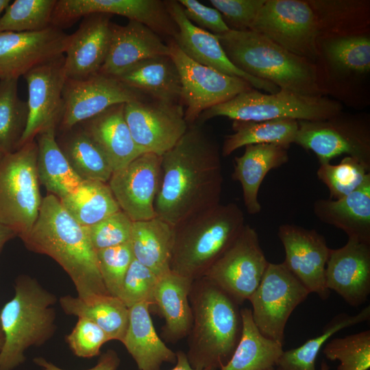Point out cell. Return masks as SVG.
<instances>
[{"label":"cell","mask_w":370,"mask_h":370,"mask_svg":"<svg viewBox=\"0 0 370 370\" xmlns=\"http://www.w3.org/2000/svg\"><path fill=\"white\" fill-rule=\"evenodd\" d=\"M187 18L197 27L215 35L230 29L221 13L214 8L206 6L197 0H179Z\"/></svg>","instance_id":"50"},{"label":"cell","mask_w":370,"mask_h":370,"mask_svg":"<svg viewBox=\"0 0 370 370\" xmlns=\"http://www.w3.org/2000/svg\"><path fill=\"white\" fill-rule=\"evenodd\" d=\"M149 302L129 308V321L122 343L139 370H160L164 362L175 363L176 353L169 348L156 332Z\"/></svg>","instance_id":"27"},{"label":"cell","mask_w":370,"mask_h":370,"mask_svg":"<svg viewBox=\"0 0 370 370\" xmlns=\"http://www.w3.org/2000/svg\"><path fill=\"white\" fill-rule=\"evenodd\" d=\"M266 0H210L230 30H249Z\"/></svg>","instance_id":"49"},{"label":"cell","mask_w":370,"mask_h":370,"mask_svg":"<svg viewBox=\"0 0 370 370\" xmlns=\"http://www.w3.org/2000/svg\"><path fill=\"white\" fill-rule=\"evenodd\" d=\"M18 81L0 79V151L3 154L18 149L27 121V103L18 95Z\"/></svg>","instance_id":"41"},{"label":"cell","mask_w":370,"mask_h":370,"mask_svg":"<svg viewBox=\"0 0 370 370\" xmlns=\"http://www.w3.org/2000/svg\"><path fill=\"white\" fill-rule=\"evenodd\" d=\"M69 35L50 26L36 32H0V79L19 78L64 55Z\"/></svg>","instance_id":"21"},{"label":"cell","mask_w":370,"mask_h":370,"mask_svg":"<svg viewBox=\"0 0 370 370\" xmlns=\"http://www.w3.org/2000/svg\"><path fill=\"white\" fill-rule=\"evenodd\" d=\"M249 30L313 63L316 60L318 24L308 0H266Z\"/></svg>","instance_id":"11"},{"label":"cell","mask_w":370,"mask_h":370,"mask_svg":"<svg viewBox=\"0 0 370 370\" xmlns=\"http://www.w3.org/2000/svg\"><path fill=\"white\" fill-rule=\"evenodd\" d=\"M60 201L66 212L84 227H90L121 210L108 183L97 180H83Z\"/></svg>","instance_id":"39"},{"label":"cell","mask_w":370,"mask_h":370,"mask_svg":"<svg viewBox=\"0 0 370 370\" xmlns=\"http://www.w3.org/2000/svg\"><path fill=\"white\" fill-rule=\"evenodd\" d=\"M124 116L138 148L160 156L177 143L189 126L180 103L134 101L125 103Z\"/></svg>","instance_id":"15"},{"label":"cell","mask_w":370,"mask_h":370,"mask_svg":"<svg viewBox=\"0 0 370 370\" xmlns=\"http://www.w3.org/2000/svg\"><path fill=\"white\" fill-rule=\"evenodd\" d=\"M316 84L322 96L362 109L370 104V32L318 38Z\"/></svg>","instance_id":"7"},{"label":"cell","mask_w":370,"mask_h":370,"mask_svg":"<svg viewBox=\"0 0 370 370\" xmlns=\"http://www.w3.org/2000/svg\"><path fill=\"white\" fill-rule=\"evenodd\" d=\"M111 16L99 13L87 15L79 28L69 35L64 53L66 78L81 79L99 72L109 49Z\"/></svg>","instance_id":"24"},{"label":"cell","mask_w":370,"mask_h":370,"mask_svg":"<svg viewBox=\"0 0 370 370\" xmlns=\"http://www.w3.org/2000/svg\"><path fill=\"white\" fill-rule=\"evenodd\" d=\"M217 36L229 60L245 73L280 89L322 96L316 84L315 66L310 60L251 30H230Z\"/></svg>","instance_id":"4"},{"label":"cell","mask_w":370,"mask_h":370,"mask_svg":"<svg viewBox=\"0 0 370 370\" xmlns=\"http://www.w3.org/2000/svg\"><path fill=\"white\" fill-rule=\"evenodd\" d=\"M313 212L319 221L343 230L348 238L370 244V177L347 196L316 200Z\"/></svg>","instance_id":"28"},{"label":"cell","mask_w":370,"mask_h":370,"mask_svg":"<svg viewBox=\"0 0 370 370\" xmlns=\"http://www.w3.org/2000/svg\"><path fill=\"white\" fill-rule=\"evenodd\" d=\"M192 281L171 271L158 278L153 304L164 319L162 334L166 341L188 336L192 325L189 293Z\"/></svg>","instance_id":"31"},{"label":"cell","mask_w":370,"mask_h":370,"mask_svg":"<svg viewBox=\"0 0 370 370\" xmlns=\"http://www.w3.org/2000/svg\"><path fill=\"white\" fill-rule=\"evenodd\" d=\"M63 311L69 315L86 318L97 325L110 340L122 342L129 321V308L118 297L109 294L86 298L67 295L59 299Z\"/></svg>","instance_id":"34"},{"label":"cell","mask_w":370,"mask_h":370,"mask_svg":"<svg viewBox=\"0 0 370 370\" xmlns=\"http://www.w3.org/2000/svg\"><path fill=\"white\" fill-rule=\"evenodd\" d=\"M370 317V306L364 308L357 314L340 313L323 328L320 335L307 341L301 346L284 351L275 370H316L315 361L325 343L335 333L364 321Z\"/></svg>","instance_id":"40"},{"label":"cell","mask_w":370,"mask_h":370,"mask_svg":"<svg viewBox=\"0 0 370 370\" xmlns=\"http://www.w3.org/2000/svg\"><path fill=\"white\" fill-rule=\"evenodd\" d=\"M330 360H338L337 370H369L370 368V330L334 338L323 349Z\"/></svg>","instance_id":"44"},{"label":"cell","mask_w":370,"mask_h":370,"mask_svg":"<svg viewBox=\"0 0 370 370\" xmlns=\"http://www.w3.org/2000/svg\"><path fill=\"white\" fill-rule=\"evenodd\" d=\"M36 140L4 154L0 162V223L24 239L39 214L42 199Z\"/></svg>","instance_id":"9"},{"label":"cell","mask_w":370,"mask_h":370,"mask_svg":"<svg viewBox=\"0 0 370 370\" xmlns=\"http://www.w3.org/2000/svg\"><path fill=\"white\" fill-rule=\"evenodd\" d=\"M4 341V336L0 324V351L3 347Z\"/></svg>","instance_id":"55"},{"label":"cell","mask_w":370,"mask_h":370,"mask_svg":"<svg viewBox=\"0 0 370 370\" xmlns=\"http://www.w3.org/2000/svg\"><path fill=\"white\" fill-rule=\"evenodd\" d=\"M278 235L285 252L282 262L306 287L323 300L330 294L325 284V271L331 249L325 237L314 230L285 223Z\"/></svg>","instance_id":"20"},{"label":"cell","mask_w":370,"mask_h":370,"mask_svg":"<svg viewBox=\"0 0 370 370\" xmlns=\"http://www.w3.org/2000/svg\"><path fill=\"white\" fill-rule=\"evenodd\" d=\"M64 132L66 135L58 143L75 172L82 180L108 183L113 171L99 145L78 125Z\"/></svg>","instance_id":"38"},{"label":"cell","mask_w":370,"mask_h":370,"mask_svg":"<svg viewBox=\"0 0 370 370\" xmlns=\"http://www.w3.org/2000/svg\"><path fill=\"white\" fill-rule=\"evenodd\" d=\"M310 294L284 264L269 262L249 301L253 320L264 336L283 345L287 321Z\"/></svg>","instance_id":"12"},{"label":"cell","mask_w":370,"mask_h":370,"mask_svg":"<svg viewBox=\"0 0 370 370\" xmlns=\"http://www.w3.org/2000/svg\"><path fill=\"white\" fill-rule=\"evenodd\" d=\"M167 12L177 26L173 40L192 60L223 74L239 77L253 88L268 93H275L280 88L273 84L245 73L227 58L217 35L193 24L185 16L178 1H164Z\"/></svg>","instance_id":"22"},{"label":"cell","mask_w":370,"mask_h":370,"mask_svg":"<svg viewBox=\"0 0 370 370\" xmlns=\"http://www.w3.org/2000/svg\"><path fill=\"white\" fill-rule=\"evenodd\" d=\"M295 143L312 151L320 164L341 155L354 158L370 169V115L343 111L323 120L298 121Z\"/></svg>","instance_id":"10"},{"label":"cell","mask_w":370,"mask_h":370,"mask_svg":"<svg viewBox=\"0 0 370 370\" xmlns=\"http://www.w3.org/2000/svg\"><path fill=\"white\" fill-rule=\"evenodd\" d=\"M10 2L11 1L10 0H0V17L2 12L5 11L6 8L10 5Z\"/></svg>","instance_id":"54"},{"label":"cell","mask_w":370,"mask_h":370,"mask_svg":"<svg viewBox=\"0 0 370 370\" xmlns=\"http://www.w3.org/2000/svg\"><path fill=\"white\" fill-rule=\"evenodd\" d=\"M317 175L328 187L329 199L336 200L358 188L370 177V169L358 160L345 156L337 164H320Z\"/></svg>","instance_id":"43"},{"label":"cell","mask_w":370,"mask_h":370,"mask_svg":"<svg viewBox=\"0 0 370 370\" xmlns=\"http://www.w3.org/2000/svg\"><path fill=\"white\" fill-rule=\"evenodd\" d=\"M132 223L130 218L121 210L99 222L86 227L95 251L128 243Z\"/></svg>","instance_id":"47"},{"label":"cell","mask_w":370,"mask_h":370,"mask_svg":"<svg viewBox=\"0 0 370 370\" xmlns=\"http://www.w3.org/2000/svg\"><path fill=\"white\" fill-rule=\"evenodd\" d=\"M143 95L115 77L99 73L81 79L66 78L60 128L69 130L112 106L144 100Z\"/></svg>","instance_id":"18"},{"label":"cell","mask_w":370,"mask_h":370,"mask_svg":"<svg viewBox=\"0 0 370 370\" xmlns=\"http://www.w3.org/2000/svg\"><path fill=\"white\" fill-rule=\"evenodd\" d=\"M221 151L198 126L190 125L162 156L157 217L175 227L220 204L223 182Z\"/></svg>","instance_id":"1"},{"label":"cell","mask_w":370,"mask_h":370,"mask_svg":"<svg viewBox=\"0 0 370 370\" xmlns=\"http://www.w3.org/2000/svg\"><path fill=\"white\" fill-rule=\"evenodd\" d=\"M189 302L188 360L195 369L219 370L230 360L241 338L240 304L205 277L193 281Z\"/></svg>","instance_id":"3"},{"label":"cell","mask_w":370,"mask_h":370,"mask_svg":"<svg viewBox=\"0 0 370 370\" xmlns=\"http://www.w3.org/2000/svg\"><path fill=\"white\" fill-rule=\"evenodd\" d=\"M23 241L30 250L56 260L70 277L79 297L109 294L86 227L79 224L55 195L42 199L38 218Z\"/></svg>","instance_id":"2"},{"label":"cell","mask_w":370,"mask_h":370,"mask_svg":"<svg viewBox=\"0 0 370 370\" xmlns=\"http://www.w3.org/2000/svg\"><path fill=\"white\" fill-rule=\"evenodd\" d=\"M298 127V121L291 119L233 120L234 133L225 136L221 155L228 156L238 148L249 145L273 144L288 149L295 143Z\"/></svg>","instance_id":"37"},{"label":"cell","mask_w":370,"mask_h":370,"mask_svg":"<svg viewBox=\"0 0 370 370\" xmlns=\"http://www.w3.org/2000/svg\"><path fill=\"white\" fill-rule=\"evenodd\" d=\"M56 130V128H49L36 136L37 173L42 185L60 199L73 192L83 180L73 169L60 149Z\"/></svg>","instance_id":"36"},{"label":"cell","mask_w":370,"mask_h":370,"mask_svg":"<svg viewBox=\"0 0 370 370\" xmlns=\"http://www.w3.org/2000/svg\"><path fill=\"white\" fill-rule=\"evenodd\" d=\"M330 367L328 365V364L323 361L321 365V370H329Z\"/></svg>","instance_id":"56"},{"label":"cell","mask_w":370,"mask_h":370,"mask_svg":"<svg viewBox=\"0 0 370 370\" xmlns=\"http://www.w3.org/2000/svg\"><path fill=\"white\" fill-rule=\"evenodd\" d=\"M236 203L221 204L175 227L170 269L194 281L230 247L245 226Z\"/></svg>","instance_id":"5"},{"label":"cell","mask_w":370,"mask_h":370,"mask_svg":"<svg viewBox=\"0 0 370 370\" xmlns=\"http://www.w3.org/2000/svg\"><path fill=\"white\" fill-rule=\"evenodd\" d=\"M242 332L229 362L219 370H275L284 350L282 344L261 334L251 310L241 309Z\"/></svg>","instance_id":"35"},{"label":"cell","mask_w":370,"mask_h":370,"mask_svg":"<svg viewBox=\"0 0 370 370\" xmlns=\"http://www.w3.org/2000/svg\"><path fill=\"white\" fill-rule=\"evenodd\" d=\"M158 276L134 258L122 282L118 297L129 308L140 302L153 304V293Z\"/></svg>","instance_id":"46"},{"label":"cell","mask_w":370,"mask_h":370,"mask_svg":"<svg viewBox=\"0 0 370 370\" xmlns=\"http://www.w3.org/2000/svg\"><path fill=\"white\" fill-rule=\"evenodd\" d=\"M318 24V38L370 32L369 0H308Z\"/></svg>","instance_id":"33"},{"label":"cell","mask_w":370,"mask_h":370,"mask_svg":"<svg viewBox=\"0 0 370 370\" xmlns=\"http://www.w3.org/2000/svg\"><path fill=\"white\" fill-rule=\"evenodd\" d=\"M116 14L141 23L156 34L174 38L177 26L159 0H56L51 25L60 29L70 26L91 14Z\"/></svg>","instance_id":"17"},{"label":"cell","mask_w":370,"mask_h":370,"mask_svg":"<svg viewBox=\"0 0 370 370\" xmlns=\"http://www.w3.org/2000/svg\"><path fill=\"white\" fill-rule=\"evenodd\" d=\"M175 227L156 217L133 221L130 244L134 258L158 277L171 271Z\"/></svg>","instance_id":"32"},{"label":"cell","mask_w":370,"mask_h":370,"mask_svg":"<svg viewBox=\"0 0 370 370\" xmlns=\"http://www.w3.org/2000/svg\"><path fill=\"white\" fill-rule=\"evenodd\" d=\"M64 64V55L37 66L23 75L27 86L28 117L18 148L34 140L39 133L60 125L66 79Z\"/></svg>","instance_id":"16"},{"label":"cell","mask_w":370,"mask_h":370,"mask_svg":"<svg viewBox=\"0 0 370 370\" xmlns=\"http://www.w3.org/2000/svg\"><path fill=\"white\" fill-rule=\"evenodd\" d=\"M168 45L169 56L180 77L181 100L186 106L184 118L189 125L194 124L204 111L254 88L243 79L223 74L192 60L173 40Z\"/></svg>","instance_id":"13"},{"label":"cell","mask_w":370,"mask_h":370,"mask_svg":"<svg viewBox=\"0 0 370 370\" xmlns=\"http://www.w3.org/2000/svg\"><path fill=\"white\" fill-rule=\"evenodd\" d=\"M169 53V45L145 25L135 21L125 25L112 23L108 52L99 73L116 77L142 60Z\"/></svg>","instance_id":"25"},{"label":"cell","mask_w":370,"mask_h":370,"mask_svg":"<svg viewBox=\"0 0 370 370\" xmlns=\"http://www.w3.org/2000/svg\"><path fill=\"white\" fill-rule=\"evenodd\" d=\"M15 236L12 230L0 223V251L5 243Z\"/></svg>","instance_id":"53"},{"label":"cell","mask_w":370,"mask_h":370,"mask_svg":"<svg viewBox=\"0 0 370 370\" xmlns=\"http://www.w3.org/2000/svg\"><path fill=\"white\" fill-rule=\"evenodd\" d=\"M96 258L107 291L118 297L125 273L134 259L130 243L96 251Z\"/></svg>","instance_id":"45"},{"label":"cell","mask_w":370,"mask_h":370,"mask_svg":"<svg viewBox=\"0 0 370 370\" xmlns=\"http://www.w3.org/2000/svg\"><path fill=\"white\" fill-rule=\"evenodd\" d=\"M110 341L106 334L92 321L79 317L66 341L77 357L90 358L100 354L101 347Z\"/></svg>","instance_id":"48"},{"label":"cell","mask_w":370,"mask_h":370,"mask_svg":"<svg viewBox=\"0 0 370 370\" xmlns=\"http://www.w3.org/2000/svg\"><path fill=\"white\" fill-rule=\"evenodd\" d=\"M56 0H16L0 17V32H27L51 26Z\"/></svg>","instance_id":"42"},{"label":"cell","mask_w":370,"mask_h":370,"mask_svg":"<svg viewBox=\"0 0 370 370\" xmlns=\"http://www.w3.org/2000/svg\"><path fill=\"white\" fill-rule=\"evenodd\" d=\"M34 362L42 370H66L54 365L42 357H36ZM120 364V358L113 349H108L102 354L95 366L86 370H116Z\"/></svg>","instance_id":"51"},{"label":"cell","mask_w":370,"mask_h":370,"mask_svg":"<svg viewBox=\"0 0 370 370\" xmlns=\"http://www.w3.org/2000/svg\"><path fill=\"white\" fill-rule=\"evenodd\" d=\"M245 147L243 155L234 158L232 177L241 185L247 212L256 214L261 210L258 200L260 185L271 170L288 161V149L273 144L249 145Z\"/></svg>","instance_id":"29"},{"label":"cell","mask_w":370,"mask_h":370,"mask_svg":"<svg viewBox=\"0 0 370 370\" xmlns=\"http://www.w3.org/2000/svg\"><path fill=\"white\" fill-rule=\"evenodd\" d=\"M177 360L175 366L171 370H212V369H197L192 367L188 360L186 354L182 352L178 351L176 352Z\"/></svg>","instance_id":"52"},{"label":"cell","mask_w":370,"mask_h":370,"mask_svg":"<svg viewBox=\"0 0 370 370\" xmlns=\"http://www.w3.org/2000/svg\"><path fill=\"white\" fill-rule=\"evenodd\" d=\"M269 263L258 233L245 224L234 243L202 277L219 286L241 305L250 299Z\"/></svg>","instance_id":"14"},{"label":"cell","mask_w":370,"mask_h":370,"mask_svg":"<svg viewBox=\"0 0 370 370\" xmlns=\"http://www.w3.org/2000/svg\"><path fill=\"white\" fill-rule=\"evenodd\" d=\"M343 110L341 103L325 96H308L282 89L275 93H263L252 88L204 111L198 119L205 122L225 116L255 121L282 119L319 121Z\"/></svg>","instance_id":"8"},{"label":"cell","mask_w":370,"mask_h":370,"mask_svg":"<svg viewBox=\"0 0 370 370\" xmlns=\"http://www.w3.org/2000/svg\"><path fill=\"white\" fill-rule=\"evenodd\" d=\"M114 77L155 101L167 103L182 101L180 77L169 56L142 60Z\"/></svg>","instance_id":"30"},{"label":"cell","mask_w":370,"mask_h":370,"mask_svg":"<svg viewBox=\"0 0 370 370\" xmlns=\"http://www.w3.org/2000/svg\"><path fill=\"white\" fill-rule=\"evenodd\" d=\"M124 106H112L79 123L103 151L113 172L125 167L143 153L135 143L125 121Z\"/></svg>","instance_id":"26"},{"label":"cell","mask_w":370,"mask_h":370,"mask_svg":"<svg viewBox=\"0 0 370 370\" xmlns=\"http://www.w3.org/2000/svg\"><path fill=\"white\" fill-rule=\"evenodd\" d=\"M162 156L145 152L112 173L108 184L120 209L132 221L156 217L154 203L161 182Z\"/></svg>","instance_id":"19"},{"label":"cell","mask_w":370,"mask_h":370,"mask_svg":"<svg viewBox=\"0 0 370 370\" xmlns=\"http://www.w3.org/2000/svg\"><path fill=\"white\" fill-rule=\"evenodd\" d=\"M325 284L350 306L363 304L370 293V244L348 238L342 247L331 249Z\"/></svg>","instance_id":"23"},{"label":"cell","mask_w":370,"mask_h":370,"mask_svg":"<svg viewBox=\"0 0 370 370\" xmlns=\"http://www.w3.org/2000/svg\"><path fill=\"white\" fill-rule=\"evenodd\" d=\"M15 293L0 310L4 336L0 351V370H13L25 361V351L45 344L56 329V297L34 278L21 275Z\"/></svg>","instance_id":"6"},{"label":"cell","mask_w":370,"mask_h":370,"mask_svg":"<svg viewBox=\"0 0 370 370\" xmlns=\"http://www.w3.org/2000/svg\"><path fill=\"white\" fill-rule=\"evenodd\" d=\"M4 156V154L0 151V162L3 158V156Z\"/></svg>","instance_id":"57"}]
</instances>
